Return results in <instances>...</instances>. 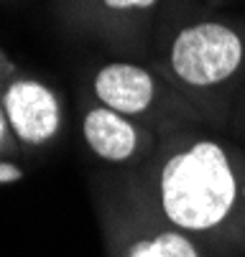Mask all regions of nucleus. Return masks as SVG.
<instances>
[{
	"label": "nucleus",
	"mask_w": 245,
	"mask_h": 257,
	"mask_svg": "<svg viewBox=\"0 0 245 257\" xmlns=\"http://www.w3.org/2000/svg\"><path fill=\"white\" fill-rule=\"evenodd\" d=\"M141 189L171 227L215 257L245 254V148L204 125L166 133L138 166Z\"/></svg>",
	"instance_id": "obj_1"
},
{
	"label": "nucleus",
	"mask_w": 245,
	"mask_h": 257,
	"mask_svg": "<svg viewBox=\"0 0 245 257\" xmlns=\"http://www.w3.org/2000/svg\"><path fill=\"white\" fill-rule=\"evenodd\" d=\"M166 71L177 89L207 127L222 130L245 74L242 33L220 21H199L182 28L169 46Z\"/></svg>",
	"instance_id": "obj_2"
},
{
	"label": "nucleus",
	"mask_w": 245,
	"mask_h": 257,
	"mask_svg": "<svg viewBox=\"0 0 245 257\" xmlns=\"http://www.w3.org/2000/svg\"><path fill=\"white\" fill-rule=\"evenodd\" d=\"M97 211L108 257H215L166 222L135 176L105 186Z\"/></svg>",
	"instance_id": "obj_3"
},
{
	"label": "nucleus",
	"mask_w": 245,
	"mask_h": 257,
	"mask_svg": "<svg viewBox=\"0 0 245 257\" xmlns=\"http://www.w3.org/2000/svg\"><path fill=\"white\" fill-rule=\"evenodd\" d=\"M82 138L95 158L110 166H143L161 140L156 130L97 104L82 117Z\"/></svg>",
	"instance_id": "obj_4"
},
{
	"label": "nucleus",
	"mask_w": 245,
	"mask_h": 257,
	"mask_svg": "<svg viewBox=\"0 0 245 257\" xmlns=\"http://www.w3.org/2000/svg\"><path fill=\"white\" fill-rule=\"evenodd\" d=\"M11 133L26 145H46L61 127L59 97L41 82L18 79L3 94Z\"/></svg>",
	"instance_id": "obj_5"
},
{
	"label": "nucleus",
	"mask_w": 245,
	"mask_h": 257,
	"mask_svg": "<svg viewBox=\"0 0 245 257\" xmlns=\"http://www.w3.org/2000/svg\"><path fill=\"white\" fill-rule=\"evenodd\" d=\"M227 130H232L242 143H245V84L240 87L232 109H230V117H227Z\"/></svg>",
	"instance_id": "obj_6"
},
{
	"label": "nucleus",
	"mask_w": 245,
	"mask_h": 257,
	"mask_svg": "<svg viewBox=\"0 0 245 257\" xmlns=\"http://www.w3.org/2000/svg\"><path fill=\"white\" fill-rule=\"evenodd\" d=\"M102 3L113 11H148L158 0H102Z\"/></svg>",
	"instance_id": "obj_7"
},
{
	"label": "nucleus",
	"mask_w": 245,
	"mask_h": 257,
	"mask_svg": "<svg viewBox=\"0 0 245 257\" xmlns=\"http://www.w3.org/2000/svg\"><path fill=\"white\" fill-rule=\"evenodd\" d=\"M21 178H23V168L21 166L0 161V183H16Z\"/></svg>",
	"instance_id": "obj_8"
},
{
	"label": "nucleus",
	"mask_w": 245,
	"mask_h": 257,
	"mask_svg": "<svg viewBox=\"0 0 245 257\" xmlns=\"http://www.w3.org/2000/svg\"><path fill=\"white\" fill-rule=\"evenodd\" d=\"M8 127L11 125H8V117H6V109H3V104H0V145H3V138H6Z\"/></svg>",
	"instance_id": "obj_9"
}]
</instances>
